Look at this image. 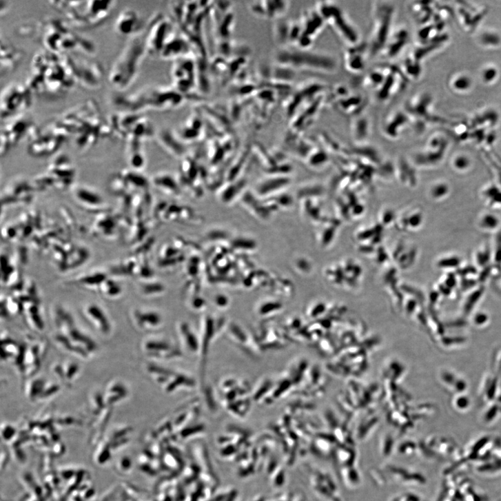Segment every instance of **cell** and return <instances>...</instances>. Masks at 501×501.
Masks as SVG:
<instances>
[{"label":"cell","mask_w":501,"mask_h":501,"mask_svg":"<svg viewBox=\"0 0 501 501\" xmlns=\"http://www.w3.org/2000/svg\"><path fill=\"white\" fill-rule=\"evenodd\" d=\"M76 83L78 82L68 55L47 50L33 58L27 84L33 94L58 96L67 93Z\"/></svg>","instance_id":"obj_1"},{"label":"cell","mask_w":501,"mask_h":501,"mask_svg":"<svg viewBox=\"0 0 501 501\" xmlns=\"http://www.w3.org/2000/svg\"><path fill=\"white\" fill-rule=\"evenodd\" d=\"M55 327L52 339L61 351L81 360H88L98 350L96 341L78 326L72 315L57 306L53 310Z\"/></svg>","instance_id":"obj_2"},{"label":"cell","mask_w":501,"mask_h":501,"mask_svg":"<svg viewBox=\"0 0 501 501\" xmlns=\"http://www.w3.org/2000/svg\"><path fill=\"white\" fill-rule=\"evenodd\" d=\"M275 60L278 66L296 73L331 75L336 74L339 68L338 59L329 53L292 46L280 48L275 54Z\"/></svg>","instance_id":"obj_3"},{"label":"cell","mask_w":501,"mask_h":501,"mask_svg":"<svg viewBox=\"0 0 501 501\" xmlns=\"http://www.w3.org/2000/svg\"><path fill=\"white\" fill-rule=\"evenodd\" d=\"M58 19H49L41 27L42 41L48 51L59 54H70L79 52L91 54L95 47L88 39L74 32L68 25Z\"/></svg>","instance_id":"obj_4"},{"label":"cell","mask_w":501,"mask_h":501,"mask_svg":"<svg viewBox=\"0 0 501 501\" xmlns=\"http://www.w3.org/2000/svg\"><path fill=\"white\" fill-rule=\"evenodd\" d=\"M147 52L145 36L141 33L130 38L110 71L108 79L113 88L122 92L132 85Z\"/></svg>","instance_id":"obj_5"},{"label":"cell","mask_w":501,"mask_h":501,"mask_svg":"<svg viewBox=\"0 0 501 501\" xmlns=\"http://www.w3.org/2000/svg\"><path fill=\"white\" fill-rule=\"evenodd\" d=\"M70 27L90 29L104 22L109 8L104 1H57L51 3Z\"/></svg>","instance_id":"obj_6"},{"label":"cell","mask_w":501,"mask_h":501,"mask_svg":"<svg viewBox=\"0 0 501 501\" xmlns=\"http://www.w3.org/2000/svg\"><path fill=\"white\" fill-rule=\"evenodd\" d=\"M396 7L390 1H375L371 6V26L367 41L370 59L380 56L395 30Z\"/></svg>","instance_id":"obj_7"},{"label":"cell","mask_w":501,"mask_h":501,"mask_svg":"<svg viewBox=\"0 0 501 501\" xmlns=\"http://www.w3.org/2000/svg\"><path fill=\"white\" fill-rule=\"evenodd\" d=\"M316 9L323 18L327 26L334 31L346 46L356 45L362 41L359 30L336 3L318 2Z\"/></svg>","instance_id":"obj_8"},{"label":"cell","mask_w":501,"mask_h":501,"mask_svg":"<svg viewBox=\"0 0 501 501\" xmlns=\"http://www.w3.org/2000/svg\"><path fill=\"white\" fill-rule=\"evenodd\" d=\"M32 90L28 85L13 83L4 89L1 94V116L6 121L25 114L33 103Z\"/></svg>","instance_id":"obj_9"},{"label":"cell","mask_w":501,"mask_h":501,"mask_svg":"<svg viewBox=\"0 0 501 501\" xmlns=\"http://www.w3.org/2000/svg\"><path fill=\"white\" fill-rule=\"evenodd\" d=\"M408 82L400 66L385 62V79L373 92L375 101L379 104L390 103L405 90Z\"/></svg>","instance_id":"obj_10"},{"label":"cell","mask_w":501,"mask_h":501,"mask_svg":"<svg viewBox=\"0 0 501 501\" xmlns=\"http://www.w3.org/2000/svg\"><path fill=\"white\" fill-rule=\"evenodd\" d=\"M37 131V129L32 118L25 113L7 120L5 125L2 127V156L25 136H29L32 139Z\"/></svg>","instance_id":"obj_11"},{"label":"cell","mask_w":501,"mask_h":501,"mask_svg":"<svg viewBox=\"0 0 501 501\" xmlns=\"http://www.w3.org/2000/svg\"><path fill=\"white\" fill-rule=\"evenodd\" d=\"M328 90V85L319 80L309 79L302 82L291 93L286 113L292 118L303 107L325 95Z\"/></svg>","instance_id":"obj_12"},{"label":"cell","mask_w":501,"mask_h":501,"mask_svg":"<svg viewBox=\"0 0 501 501\" xmlns=\"http://www.w3.org/2000/svg\"><path fill=\"white\" fill-rule=\"evenodd\" d=\"M72 63L78 83L88 89L100 87L103 79V70L99 63L81 54H68Z\"/></svg>","instance_id":"obj_13"},{"label":"cell","mask_w":501,"mask_h":501,"mask_svg":"<svg viewBox=\"0 0 501 501\" xmlns=\"http://www.w3.org/2000/svg\"><path fill=\"white\" fill-rule=\"evenodd\" d=\"M327 94L303 107L292 118L291 128L295 134L300 136L316 122L322 110L327 106Z\"/></svg>","instance_id":"obj_14"},{"label":"cell","mask_w":501,"mask_h":501,"mask_svg":"<svg viewBox=\"0 0 501 501\" xmlns=\"http://www.w3.org/2000/svg\"><path fill=\"white\" fill-rule=\"evenodd\" d=\"M370 59L367 41L346 46L343 52V64L348 73L357 75L365 72Z\"/></svg>","instance_id":"obj_15"},{"label":"cell","mask_w":501,"mask_h":501,"mask_svg":"<svg viewBox=\"0 0 501 501\" xmlns=\"http://www.w3.org/2000/svg\"><path fill=\"white\" fill-rule=\"evenodd\" d=\"M82 314L85 320L97 332L104 337L111 335L113 330L112 320L107 311L96 303H90L82 309Z\"/></svg>","instance_id":"obj_16"},{"label":"cell","mask_w":501,"mask_h":501,"mask_svg":"<svg viewBox=\"0 0 501 501\" xmlns=\"http://www.w3.org/2000/svg\"><path fill=\"white\" fill-rule=\"evenodd\" d=\"M411 120L405 109H393L387 114L381 124L382 134L396 140L409 125Z\"/></svg>","instance_id":"obj_17"},{"label":"cell","mask_w":501,"mask_h":501,"mask_svg":"<svg viewBox=\"0 0 501 501\" xmlns=\"http://www.w3.org/2000/svg\"><path fill=\"white\" fill-rule=\"evenodd\" d=\"M369 102L368 96L364 94L351 91L332 108L342 115L351 119L365 114Z\"/></svg>","instance_id":"obj_18"},{"label":"cell","mask_w":501,"mask_h":501,"mask_svg":"<svg viewBox=\"0 0 501 501\" xmlns=\"http://www.w3.org/2000/svg\"><path fill=\"white\" fill-rule=\"evenodd\" d=\"M303 33V41L314 43L327 26L323 18L316 9L305 11L299 20Z\"/></svg>","instance_id":"obj_19"},{"label":"cell","mask_w":501,"mask_h":501,"mask_svg":"<svg viewBox=\"0 0 501 501\" xmlns=\"http://www.w3.org/2000/svg\"><path fill=\"white\" fill-rule=\"evenodd\" d=\"M45 347L42 343L34 341L26 343L21 374L30 378L40 369L42 359L45 356Z\"/></svg>","instance_id":"obj_20"},{"label":"cell","mask_w":501,"mask_h":501,"mask_svg":"<svg viewBox=\"0 0 501 501\" xmlns=\"http://www.w3.org/2000/svg\"><path fill=\"white\" fill-rule=\"evenodd\" d=\"M144 27L139 15L134 10H123L116 21L115 29L121 36L134 37L141 34Z\"/></svg>","instance_id":"obj_21"},{"label":"cell","mask_w":501,"mask_h":501,"mask_svg":"<svg viewBox=\"0 0 501 501\" xmlns=\"http://www.w3.org/2000/svg\"><path fill=\"white\" fill-rule=\"evenodd\" d=\"M131 318L134 326L143 331H153L163 325L162 316L152 309H134L131 313Z\"/></svg>","instance_id":"obj_22"},{"label":"cell","mask_w":501,"mask_h":501,"mask_svg":"<svg viewBox=\"0 0 501 501\" xmlns=\"http://www.w3.org/2000/svg\"><path fill=\"white\" fill-rule=\"evenodd\" d=\"M409 40V34L405 28H395L380 56L386 60L396 59L404 51Z\"/></svg>","instance_id":"obj_23"},{"label":"cell","mask_w":501,"mask_h":501,"mask_svg":"<svg viewBox=\"0 0 501 501\" xmlns=\"http://www.w3.org/2000/svg\"><path fill=\"white\" fill-rule=\"evenodd\" d=\"M22 59V52L14 45L5 41L1 40V76L8 75L18 66Z\"/></svg>","instance_id":"obj_24"},{"label":"cell","mask_w":501,"mask_h":501,"mask_svg":"<svg viewBox=\"0 0 501 501\" xmlns=\"http://www.w3.org/2000/svg\"><path fill=\"white\" fill-rule=\"evenodd\" d=\"M52 372L60 382L69 387L72 385L81 373L80 365L74 362H66L54 365Z\"/></svg>","instance_id":"obj_25"},{"label":"cell","mask_w":501,"mask_h":501,"mask_svg":"<svg viewBox=\"0 0 501 501\" xmlns=\"http://www.w3.org/2000/svg\"><path fill=\"white\" fill-rule=\"evenodd\" d=\"M265 4L263 6H252V12L267 19H278L285 15L289 8V3L285 1L266 2Z\"/></svg>","instance_id":"obj_26"},{"label":"cell","mask_w":501,"mask_h":501,"mask_svg":"<svg viewBox=\"0 0 501 501\" xmlns=\"http://www.w3.org/2000/svg\"><path fill=\"white\" fill-rule=\"evenodd\" d=\"M128 395L127 387L120 380L110 381L103 392L104 402L108 407L123 401Z\"/></svg>","instance_id":"obj_27"},{"label":"cell","mask_w":501,"mask_h":501,"mask_svg":"<svg viewBox=\"0 0 501 501\" xmlns=\"http://www.w3.org/2000/svg\"><path fill=\"white\" fill-rule=\"evenodd\" d=\"M371 122L369 117L365 114L351 118L350 122L351 134L354 139L362 141L367 139L371 133Z\"/></svg>","instance_id":"obj_28"},{"label":"cell","mask_w":501,"mask_h":501,"mask_svg":"<svg viewBox=\"0 0 501 501\" xmlns=\"http://www.w3.org/2000/svg\"><path fill=\"white\" fill-rule=\"evenodd\" d=\"M26 321L30 327L37 331L44 329V322L41 314L39 301H30L23 304Z\"/></svg>","instance_id":"obj_29"},{"label":"cell","mask_w":501,"mask_h":501,"mask_svg":"<svg viewBox=\"0 0 501 501\" xmlns=\"http://www.w3.org/2000/svg\"><path fill=\"white\" fill-rule=\"evenodd\" d=\"M107 278L108 277L106 274L101 272H95L76 278L74 280V283L82 288L98 293L100 286Z\"/></svg>","instance_id":"obj_30"},{"label":"cell","mask_w":501,"mask_h":501,"mask_svg":"<svg viewBox=\"0 0 501 501\" xmlns=\"http://www.w3.org/2000/svg\"><path fill=\"white\" fill-rule=\"evenodd\" d=\"M21 344L17 342L12 338L9 336L8 334H4L2 332V360L14 361L18 356Z\"/></svg>","instance_id":"obj_31"},{"label":"cell","mask_w":501,"mask_h":501,"mask_svg":"<svg viewBox=\"0 0 501 501\" xmlns=\"http://www.w3.org/2000/svg\"><path fill=\"white\" fill-rule=\"evenodd\" d=\"M75 194L79 201L86 207H100L103 204L102 198L90 190L80 187L77 189Z\"/></svg>","instance_id":"obj_32"},{"label":"cell","mask_w":501,"mask_h":501,"mask_svg":"<svg viewBox=\"0 0 501 501\" xmlns=\"http://www.w3.org/2000/svg\"><path fill=\"white\" fill-rule=\"evenodd\" d=\"M47 382L45 379L41 378L30 379L25 387L28 398L34 402L40 400Z\"/></svg>","instance_id":"obj_33"},{"label":"cell","mask_w":501,"mask_h":501,"mask_svg":"<svg viewBox=\"0 0 501 501\" xmlns=\"http://www.w3.org/2000/svg\"><path fill=\"white\" fill-rule=\"evenodd\" d=\"M98 293L108 299L116 300L123 294V289L119 283L108 278L100 286Z\"/></svg>","instance_id":"obj_34"},{"label":"cell","mask_w":501,"mask_h":501,"mask_svg":"<svg viewBox=\"0 0 501 501\" xmlns=\"http://www.w3.org/2000/svg\"><path fill=\"white\" fill-rule=\"evenodd\" d=\"M113 179L111 180L110 182V187L113 192L114 193H120L121 192H123L125 189V187L128 185L125 180L123 178V176L120 174L118 176H116L115 177L112 178Z\"/></svg>","instance_id":"obj_35"},{"label":"cell","mask_w":501,"mask_h":501,"mask_svg":"<svg viewBox=\"0 0 501 501\" xmlns=\"http://www.w3.org/2000/svg\"><path fill=\"white\" fill-rule=\"evenodd\" d=\"M481 227L485 229H494L498 226L499 221L492 214H486L481 220Z\"/></svg>","instance_id":"obj_36"},{"label":"cell","mask_w":501,"mask_h":501,"mask_svg":"<svg viewBox=\"0 0 501 501\" xmlns=\"http://www.w3.org/2000/svg\"><path fill=\"white\" fill-rule=\"evenodd\" d=\"M460 263V260L457 257H450L442 259L439 265L440 267L444 268H451L453 267L458 266Z\"/></svg>","instance_id":"obj_37"},{"label":"cell","mask_w":501,"mask_h":501,"mask_svg":"<svg viewBox=\"0 0 501 501\" xmlns=\"http://www.w3.org/2000/svg\"><path fill=\"white\" fill-rule=\"evenodd\" d=\"M449 192L447 185L440 184L436 186L433 190V196L436 198H442Z\"/></svg>","instance_id":"obj_38"},{"label":"cell","mask_w":501,"mask_h":501,"mask_svg":"<svg viewBox=\"0 0 501 501\" xmlns=\"http://www.w3.org/2000/svg\"><path fill=\"white\" fill-rule=\"evenodd\" d=\"M454 165L457 169L464 170L468 168L469 161L466 157H459L456 159Z\"/></svg>","instance_id":"obj_39"}]
</instances>
